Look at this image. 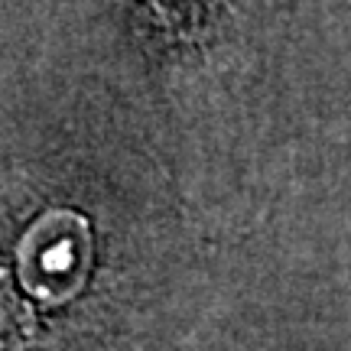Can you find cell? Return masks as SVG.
<instances>
[{
    "mask_svg": "<svg viewBox=\"0 0 351 351\" xmlns=\"http://www.w3.org/2000/svg\"><path fill=\"white\" fill-rule=\"evenodd\" d=\"M147 20V39L169 75L189 82L218 72L215 52L225 43V0H134ZM166 75V78H169Z\"/></svg>",
    "mask_w": 351,
    "mask_h": 351,
    "instance_id": "6da1fadb",
    "label": "cell"
}]
</instances>
